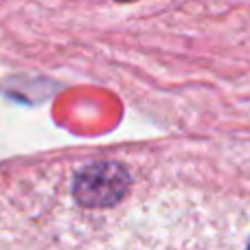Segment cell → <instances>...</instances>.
Masks as SVG:
<instances>
[{"mask_svg": "<svg viewBox=\"0 0 250 250\" xmlns=\"http://www.w3.org/2000/svg\"><path fill=\"white\" fill-rule=\"evenodd\" d=\"M129 189V173L119 163H92L77 173L73 193L86 208H108L119 204Z\"/></svg>", "mask_w": 250, "mask_h": 250, "instance_id": "1", "label": "cell"}, {"mask_svg": "<svg viewBox=\"0 0 250 250\" xmlns=\"http://www.w3.org/2000/svg\"><path fill=\"white\" fill-rule=\"evenodd\" d=\"M119 2H132V0H119Z\"/></svg>", "mask_w": 250, "mask_h": 250, "instance_id": "2", "label": "cell"}]
</instances>
